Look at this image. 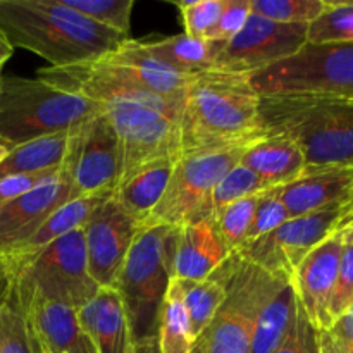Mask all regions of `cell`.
I'll return each mask as SVG.
<instances>
[{
    "label": "cell",
    "instance_id": "1",
    "mask_svg": "<svg viewBox=\"0 0 353 353\" xmlns=\"http://www.w3.org/2000/svg\"><path fill=\"white\" fill-rule=\"evenodd\" d=\"M265 134L261 97L248 76L207 69L190 78L179 119L181 154L248 147Z\"/></svg>",
    "mask_w": 353,
    "mask_h": 353
},
{
    "label": "cell",
    "instance_id": "2",
    "mask_svg": "<svg viewBox=\"0 0 353 353\" xmlns=\"http://www.w3.org/2000/svg\"><path fill=\"white\" fill-rule=\"evenodd\" d=\"M0 33L14 48L34 52L50 68L97 62L130 40L62 0H0Z\"/></svg>",
    "mask_w": 353,
    "mask_h": 353
},
{
    "label": "cell",
    "instance_id": "3",
    "mask_svg": "<svg viewBox=\"0 0 353 353\" xmlns=\"http://www.w3.org/2000/svg\"><path fill=\"white\" fill-rule=\"evenodd\" d=\"M268 133L283 134L299 145L305 171L353 169V102L314 95L261 97Z\"/></svg>",
    "mask_w": 353,
    "mask_h": 353
},
{
    "label": "cell",
    "instance_id": "4",
    "mask_svg": "<svg viewBox=\"0 0 353 353\" xmlns=\"http://www.w3.org/2000/svg\"><path fill=\"white\" fill-rule=\"evenodd\" d=\"M179 228L141 226L114 285L133 343L157 338Z\"/></svg>",
    "mask_w": 353,
    "mask_h": 353
},
{
    "label": "cell",
    "instance_id": "5",
    "mask_svg": "<svg viewBox=\"0 0 353 353\" xmlns=\"http://www.w3.org/2000/svg\"><path fill=\"white\" fill-rule=\"evenodd\" d=\"M102 110V103L40 78L0 79V140L9 148L72 130Z\"/></svg>",
    "mask_w": 353,
    "mask_h": 353
},
{
    "label": "cell",
    "instance_id": "6",
    "mask_svg": "<svg viewBox=\"0 0 353 353\" xmlns=\"http://www.w3.org/2000/svg\"><path fill=\"white\" fill-rule=\"evenodd\" d=\"M12 264L14 302L40 296L79 310L100 290L88 272L83 228L52 241L28 261Z\"/></svg>",
    "mask_w": 353,
    "mask_h": 353
},
{
    "label": "cell",
    "instance_id": "7",
    "mask_svg": "<svg viewBox=\"0 0 353 353\" xmlns=\"http://www.w3.org/2000/svg\"><path fill=\"white\" fill-rule=\"evenodd\" d=\"M219 269L226 281V299L199 338L205 353H250L262 305L279 283L290 279L271 274L240 254H231Z\"/></svg>",
    "mask_w": 353,
    "mask_h": 353
},
{
    "label": "cell",
    "instance_id": "8",
    "mask_svg": "<svg viewBox=\"0 0 353 353\" xmlns=\"http://www.w3.org/2000/svg\"><path fill=\"white\" fill-rule=\"evenodd\" d=\"M248 78L259 97L353 100V43H305L295 55Z\"/></svg>",
    "mask_w": 353,
    "mask_h": 353
},
{
    "label": "cell",
    "instance_id": "9",
    "mask_svg": "<svg viewBox=\"0 0 353 353\" xmlns=\"http://www.w3.org/2000/svg\"><path fill=\"white\" fill-rule=\"evenodd\" d=\"M247 147L181 154L161 202L143 226L183 228L210 219V196L217 183L240 162Z\"/></svg>",
    "mask_w": 353,
    "mask_h": 353
},
{
    "label": "cell",
    "instance_id": "10",
    "mask_svg": "<svg viewBox=\"0 0 353 353\" xmlns=\"http://www.w3.org/2000/svg\"><path fill=\"white\" fill-rule=\"evenodd\" d=\"M102 105L119 141L121 174L117 186L155 162L181 155L178 117L134 100H114Z\"/></svg>",
    "mask_w": 353,
    "mask_h": 353
},
{
    "label": "cell",
    "instance_id": "11",
    "mask_svg": "<svg viewBox=\"0 0 353 353\" xmlns=\"http://www.w3.org/2000/svg\"><path fill=\"white\" fill-rule=\"evenodd\" d=\"M61 169L69 179L72 200L117 188L119 141L105 110L72 128Z\"/></svg>",
    "mask_w": 353,
    "mask_h": 353
},
{
    "label": "cell",
    "instance_id": "12",
    "mask_svg": "<svg viewBox=\"0 0 353 353\" xmlns=\"http://www.w3.org/2000/svg\"><path fill=\"white\" fill-rule=\"evenodd\" d=\"M343 207L316 210L293 217L269 233L268 236L247 245L236 254L243 255L271 274L292 281L300 262L324 240L336 233Z\"/></svg>",
    "mask_w": 353,
    "mask_h": 353
},
{
    "label": "cell",
    "instance_id": "13",
    "mask_svg": "<svg viewBox=\"0 0 353 353\" xmlns=\"http://www.w3.org/2000/svg\"><path fill=\"white\" fill-rule=\"evenodd\" d=\"M309 24H285L250 14L243 30L223 47L214 68L250 76L295 55L307 43Z\"/></svg>",
    "mask_w": 353,
    "mask_h": 353
},
{
    "label": "cell",
    "instance_id": "14",
    "mask_svg": "<svg viewBox=\"0 0 353 353\" xmlns=\"http://www.w3.org/2000/svg\"><path fill=\"white\" fill-rule=\"evenodd\" d=\"M141 226L143 224L128 214L114 195L90 214L83 233L88 272L99 288H114Z\"/></svg>",
    "mask_w": 353,
    "mask_h": 353
},
{
    "label": "cell",
    "instance_id": "15",
    "mask_svg": "<svg viewBox=\"0 0 353 353\" xmlns=\"http://www.w3.org/2000/svg\"><path fill=\"white\" fill-rule=\"evenodd\" d=\"M71 185L62 169L0 209V255L26 243L54 210L71 202Z\"/></svg>",
    "mask_w": 353,
    "mask_h": 353
},
{
    "label": "cell",
    "instance_id": "16",
    "mask_svg": "<svg viewBox=\"0 0 353 353\" xmlns=\"http://www.w3.org/2000/svg\"><path fill=\"white\" fill-rule=\"evenodd\" d=\"M341 250L343 234L336 231L300 262L292 278L296 300L317 331L331 327L330 303L336 285Z\"/></svg>",
    "mask_w": 353,
    "mask_h": 353
},
{
    "label": "cell",
    "instance_id": "17",
    "mask_svg": "<svg viewBox=\"0 0 353 353\" xmlns=\"http://www.w3.org/2000/svg\"><path fill=\"white\" fill-rule=\"evenodd\" d=\"M14 303L23 312L31 334L43 353H97L79 326L76 309L40 296Z\"/></svg>",
    "mask_w": 353,
    "mask_h": 353
},
{
    "label": "cell",
    "instance_id": "18",
    "mask_svg": "<svg viewBox=\"0 0 353 353\" xmlns=\"http://www.w3.org/2000/svg\"><path fill=\"white\" fill-rule=\"evenodd\" d=\"M278 193L290 219L330 207H345L353 199V169L305 171L295 181L278 186Z\"/></svg>",
    "mask_w": 353,
    "mask_h": 353
},
{
    "label": "cell",
    "instance_id": "19",
    "mask_svg": "<svg viewBox=\"0 0 353 353\" xmlns=\"http://www.w3.org/2000/svg\"><path fill=\"white\" fill-rule=\"evenodd\" d=\"M100 61L119 68L124 74L130 76L140 88L147 92L155 93L178 105H183L185 102L190 78L193 74H183L159 61L143 47V41L130 38Z\"/></svg>",
    "mask_w": 353,
    "mask_h": 353
},
{
    "label": "cell",
    "instance_id": "20",
    "mask_svg": "<svg viewBox=\"0 0 353 353\" xmlns=\"http://www.w3.org/2000/svg\"><path fill=\"white\" fill-rule=\"evenodd\" d=\"M78 321L97 353L133 352L130 324L116 288H100L78 310Z\"/></svg>",
    "mask_w": 353,
    "mask_h": 353
},
{
    "label": "cell",
    "instance_id": "21",
    "mask_svg": "<svg viewBox=\"0 0 353 353\" xmlns=\"http://www.w3.org/2000/svg\"><path fill=\"white\" fill-rule=\"evenodd\" d=\"M212 219L179 228L171 278L200 281L205 279L230 257Z\"/></svg>",
    "mask_w": 353,
    "mask_h": 353
},
{
    "label": "cell",
    "instance_id": "22",
    "mask_svg": "<svg viewBox=\"0 0 353 353\" xmlns=\"http://www.w3.org/2000/svg\"><path fill=\"white\" fill-rule=\"evenodd\" d=\"M240 164L254 171L268 188L295 181L305 172V159L299 145L283 134L268 133L243 150Z\"/></svg>",
    "mask_w": 353,
    "mask_h": 353
},
{
    "label": "cell",
    "instance_id": "23",
    "mask_svg": "<svg viewBox=\"0 0 353 353\" xmlns=\"http://www.w3.org/2000/svg\"><path fill=\"white\" fill-rule=\"evenodd\" d=\"M112 195L114 192H100L64 203V205H61L57 210L52 212V216L41 224L40 230H38L26 243L21 245L16 252H12L10 255H6V257L12 259L14 262L28 261V259L37 255L40 250H43L45 247H48L52 241L59 240V238L65 236V234L71 233V231L85 226L90 214H92L103 200H107Z\"/></svg>",
    "mask_w": 353,
    "mask_h": 353
},
{
    "label": "cell",
    "instance_id": "24",
    "mask_svg": "<svg viewBox=\"0 0 353 353\" xmlns=\"http://www.w3.org/2000/svg\"><path fill=\"white\" fill-rule=\"evenodd\" d=\"M299 300L292 281H281L259 312L252 333L250 353H272L295 323Z\"/></svg>",
    "mask_w": 353,
    "mask_h": 353
},
{
    "label": "cell",
    "instance_id": "25",
    "mask_svg": "<svg viewBox=\"0 0 353 353\" xmlns=\"http://www.w3.org/2000/svg\"><path fill=\"white\" fill-rule=\"evenodd\" d=\"M178 159H164L141 169L114 190V199L128 214L145 224L164 195Z\"/></svg>",
    "mask_w": 353,
    "mask_h": 353
},
{
    "label": "cell",
    "instance_id": "26",
    "mask_svg": "<svg viewBox=\"0 0 353 353\" xmlns=\"http://www.w3.org/2000/svg\"><path fill=\"white\" fill-rule=\"evenodd\" d=\"M69 133L71 130L37 138L10 148L7 157L0 162V178L59 171L68 152Z\"/></svg>",
    "mask_w": 353,
    "mask_h": 353
},
{
    "label": "cell",
    "instance_id": "27",
    "mask_svg": "<svg viewBox=\"0 0 353 353\" xmlns=\"http://www.w3.org/2000/svg\"><path fill=\"white\" fill-rule=\"evenodd\" d=\"M224 45L226 43H219V41L199 40L185 33L162 38L157 41H143V47L154 57L183 74H196V72L212 69Z\"/></svg>",
    "mask_w": 353,
    "mask_h": 353
},
{
    "label": "cell",
    "instance_id": "28",
    "mask_svg": "<svg viewBox=\"0 0 353 353\" xmlns=\"http://www.w3.org/2000/svg\"><path fill=\"white\" fill-rule=\"evenodd\" d=\"M183 292V305L188 316L190 331L193 340H199L200 334L209 327L210 321L216 316L217 309L226 299V281L217 268L209 278L200 281L179 279Z\"/></svg>",
    "mask_w": 353,
    "mask_h": 353
},
{
    "label": "cell",
    "instance_id": "29",
    "mask_svg": "<svg viewBox=\"0 0 353 353\" xmlns=\"http://www.w3.org/2000/svg\"><path fill=\"white\" fill-rule=\"evenodd\" d=\"M157 341L161 353H192L195 345L183 305L181 283L178 278H171L169 283L168 295L162 305Z\"/></svg>",
    "mask_w": 353,
    "mask_h": 353
},
{
    "label": "cell",
    "instance_id": "30",
    "mask_svg": "<svg viewBox=\"0 0 353 353\" xmlns=\"http://www.w3.org/2000/svg\"><path fill=\"white\" fill-rule=\"evenodd\" d=\"M307 43H353V2H327L307 26Z\"/></svg>",
    "mask_w": 353,
    "mask_h": 353
},
{
    "label": "cell",
    "instance_id": "31",
    "mask_svg": "<svg viewBox=\"0 0 353 353\" xmlns=\"http://www.w3.org/2000/svg\"><path fill=\"white\" fill-rule=\"evenodd\" d=\"M265 190L271 188H268V185L254 171L238 162L231 171L223 176V179L214 188L212 196H210V219H216L230 203L254 195V193L265 192Z\"/></svg>",
    "mask_w": 353,
    "mask_h": 353
},
{
    "label": "cell",
    "instance_id": "32",
    "mask_svg": "<svg viewBox=\"0 0 353 353\" xmlns=\"http://www.w3.org/2000/svg\"><path fill=\"white\" fill-rule=\"evenodd\" d=\"M262 192L254 193V195H248L245 199L230 203L214 219L217 233H219L221 240H223L224 247L228 248L230 254H236L243 247L245 236H247V231L250 228L252 219H254L255 207H257Z\"/></svg>",
    "mask_w": 353,
    "mask_h": 353
},
{
    "label": "cell",
    "instance_id": "33",
    "mask_svg": "<svg viewBox=\"0 0 353 353\" xmlns=\"http://www.w3.org/2000/svg\"><path fill=\"white\" fill-rule=\"evenodd\" d=\"M76 12L130 38L134 0H62Z\"/></svg>",
    "mask_w": 353,
    "mask_h": 353
},
{
    "label": "cell",
    "instance_id": "34",
    "mask_svg": "<svg viewBox=\"0 0 353 353\" xmlns=\"http://www.w3.org/2000/svg\"><path fill=\"white\" fill-rule=\"evenodd\" d=\"M252 14L285 24H310L326 9V0H250Z\"/></svg>",
    "mask_w": 353,
    "mask_h": 353
},
{
    "label": "cell",
    "instance_id": "35",
    "mask_svg": "<svg viewBox=\"0 0 353 353\" xmlns=\"http://www.w3.org/2000/svg\"><path fill=\"white\" fill-rule=\"evenodd\" d=\"M0 353H43L12 300L0 310Z\"/></svg>",
    "mask_w": 353,
    "mask_h": 353
},
{
    "label": "cell",
    "instance_id": "36",
    "mask_svg": "<svg viewBox=\"0 0 353 353\" xmlns=\"http://www.w3.org/2000/svg\"><path fill=\"white\" fill-rule=\"evenodd\" d=\"M288 219V210H286L285 203L279 199L278 188H271L262 192L257 207H255L254 219H252L250 228H248L247 231V236H245L243 247L261 240V238L268 236L269 233L278 230V228L281 226V224H285Z\"/></svg>",
    "mask_w": 353,
    "mask_h": 353
},
{
    "label": "cell",
    "instance_id": "37",
    "mask_svg": "<svg viewBox=\"0 0 353 353\" xmlns=\"http://www.w3.org/2000/svg\"><path fill=\"white\" fill-rule=\"evenodd\" d=\"M178 7L181 10L185 34L207 40L210 30L216 26L223 12L224 0H185L178 2Z\"/></svg>",
    "mask_w": 353,
    "mask_h": 353
},
{
    "label": "cell",
    "instance_id": "38",
    "mask_svg": "<svg viewBox=\"0 0 353 353\" xmlns=\"http://www.w3.org/2000/svg\"><path fill=\"white\" fill-rule=\"evenodd\" d=\"M343 234V233H341ZM353 302V240L343 236V250H341L340 268H338L336 285H334L333 299L330 303L331 324L341 316Z\"/></svg>",
    "mask_w": 353,
    "mask_h": 353
},
{
    "label": "cell",
    "instance_id": "39",
    "mask_svg": "<svg viewBox=\"0 0 353 353\" xmlns=\"http://www.w3.org/2000/svg\"><path fill=\"white\" fill-rule=\"evenodd\" d=\"M250 0H224L223 12L217 19L216 26L210 30L207 40L228 43L233 40L250 17Z\"/></svg>",
    "mask_w": 353,
    "mask_h": 353
},
{
    "label": "cell",
    "instance_id": "40",
    "mask_svg": "<svg viewBox=\"0 0 353 353\" xmlns=\"http://www.w3.org/2000/svg\"><path fill=\"white\" fill-rule=\"evenodd\" d=\"M272 353H319V331L310 324L300 303L292 330Z\"/></svg>",
    "mask_w": 353,
    "mask_h": 353
},
{
    "label": "cell",
    "instance_id": "41",
    "mask_svg": "<svg viewBox=\"0 0 353 353\" xmlns=\"http://www.w3.org/2000/svg\"><path fill=\"white\" fill-rule=\"evenodd\" d=\"M55 171L48 172H37V174H14L0 178V209L10 203L12 200L19 199L21 195L33 190L34 186L40 185L43 179L54 174Z\"/></svg>",
    "mask_w": 353,
    "mask_h": 353
},
{
    "label": "cell",
    "instance_id": "42",
    "mask_svg": "<svg viewBox=\"0 0 353 353\" xmlns=\"http://www.w3.org/2000/svg\"><path fill=\"white\" fill-rule=\"evenodd\" d=\"M327 331L333 334L345 353H353V302L338 319L333 321Z\"/></svg>",
    "mask_w": 353,
    "mask_h": 353
},
{
    "label": "cell",
    "instance_id": "43",
    "mask_svg": "<svg viewBox=\"0 0 353 353\" xmlns=\"http://www.w3.org/2000/svg\"><path fill=\"white\" fill-rule=\"evenodd\" d=\"M14 279H16V271L12 261L6 255H0V310L12 299Z\"/></svg>",
    "mask_w": 353,
    "mask_h": 353
},
{
    "label": "cell",
    "instance_id": "44",
    "mask_svg": "<svg viewBox=\"0 0 353 353\" xmlns=\"http://www.w3.org/2000/svg\"><path fill=\"white\" fill-rule=\"evenodd\" d=\"M319 353H345L330 331H319Z\"/></svg>",
    "mask_w": 353,
    "mask_h": 353
},
{
    "label": "cell",
    "instance_id": "45",
    "mask_svg": "<svg viewBox=\"0 0 353 353\" xmlns=\"http://www.w3.org/2000/svg\"><path fill=\"white\" fill-rule=\"evenodd\" d=\"M131 353H161L157 338H150V340L140 341V343L134 345L133 352Z\"/></svg>",
    "mask_w": 353,
    "mask_h": 353
},
{
    "label": "cell",
    "instance_id": "46",
    "mask_svg": "<svg viewBox=\"0 0 353 353\" xmlns=\"http://www.w3.org/2000/svg\"><path fill=\"white\" fill-rule=\"evenodd\" d=\"M12 52H14V47L9 43V41H7V38L0 33V71H2L3 64H6V62L10 59Z\"/></svg>",
    "mask_w": 353,
    "mask_h": 353
},
{
    "label": "cell",
    "instance_id": "47",
    "mask_svg": "<svg viewBox=\"0 0 353 353\" xmlns=\"http://www.w3.org/2000/svg\"><path fill=\"white\" fill-rule=\"evenodd\" d=\"M352 226H353V199L343 207V216H341L338 231L345 230V228H352Z\"/></svg>",
    "mask_w": 353,
    "mask_h": 353
},
{
    "label": "cell",
    "instance_id": "48",
    "mask_svg": "<svg viewBox=\"0 0 353 353\" xmlns=\"http://www.w3.org/2000/svg\"><path fill=\"white\" fill-rule=\"evenodd\" d=\"M192 353H205V345H203L202 338H199V340L195 341V345H193L192 348Z\"/></svg>",
    "mask_w": 353,
    "mask_h": 353
},
{
    "label": "cell",
    "instance_id": "49",
    "mask_svg": "<svg viewBox=\"0 0 353 353\" xmlns=\"http://www.w3.org/2000/svg\"><path fill=\"white\" fill-rule=\"evenodd\" d=\"M9 152H10V148H9V147H7V145H6V143H3V141H2V140H0V162H2V161H3V159H6V157H7V154H9Z\"/></svg>",
    "mask_w": 353,
    "mask_h": 353
},
{
    "label": "cell",
    "instance_id": "50",
    "mask_svg": "<svg viewBox=\"0 0 353 353\" xmlns=\"http://www.w3.org/2000/svg\"><path fill=\"white\" fill-rule=\"evenodd\" d=\"M341 233H343V236L348 238V240H353V226L345 228V230H341Z\"/></svg>",
    "mask_w": 353,
    "mask_h": 353
},
{
    "label": "cell",
    "instance_id": "51",
    "mask_svg": "<svg viewBox=\"0 0 353 353\" xmlns=\"http://www.w3.org/2000/svg\"><path fill=\"white\" fill-rule=\"evenodd\" d=\"M0 79H2V76H0Z\"/></svg>",
    "mask_w": 353,
    "mask_h": 353
},
{
    "label": "cell",
    "instance_id": "52",
    "mask_svg": "<svg viewBox=\"0 0 353 353\" xmlns=\"http://www.w3.org/2000/svg\"><path fill=\"white\" fill-rule=\"evenodd\" d=\"M352 102H353V100H352Z\"/></svg>",
    "mask_w": 353,
    "mask_h": 353
}]
</instances>
